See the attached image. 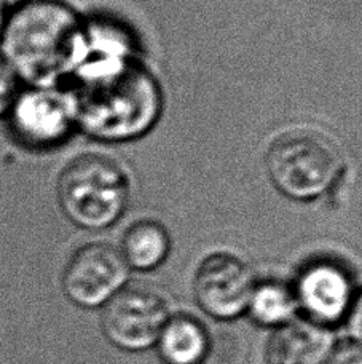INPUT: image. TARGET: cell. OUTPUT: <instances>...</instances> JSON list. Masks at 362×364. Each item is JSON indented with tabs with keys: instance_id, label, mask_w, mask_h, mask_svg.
I'll use <instances>...</instances> for the list:
<instances>
[{
	"instance_id": "9",
	"label": "cell",
	"mask_w": 362,
	"mask_h": 364,
	"mask_svg": "<svg viewBox=\"0 0 362 364\" xmlns=\"http://www.w3.org/2000/svg\"><path fill=\"white\" fill-rule=\"evenodd\" d=\"M307 315L322 326L340 321L353 304V282L350 273L331 261H318L302 270L294 292Z\"/></svg>"
},
{
	"instance_id": "16",
	"label": "cell",
	"mask_w": 362,
	"mask_h": 364,
	"mask_svg": "<svg viewBox=\"0 0 362 364\" xmlns=\"http://www.w3.org/2000/svg\"><path fill=\"white\" fill-rule=\"evenodd\" d=\"M348 328H350L353 339L362 347V292L356 299H353L350 316H348Z\"/></svg>"
},
{
	"instance_id": "6",
	"label": "cell",
	"mask_w": 362,
	"mask_h": 364,
	"mask_svg": "<svg viewBox=\"0 0 362 364\" xmlns=\"http://www.w3.org/2000/svg\"><path fill=\"white\" fill-rule=\"evenodd\" d=\"M126 277L128 264L119 250L107 243H92L70 257L62 286L72 302L96 307L117 294Z\"/></svg>"
},
{
	"instance_id": "3",
	"label": "cell",
	"mask_w": 362,
	"mask_h": 364,
	"mask_svg": "<svg viewBox=\"0 0 362 364\" xmlns=\"http://www.w3.org/2000/svg\"><path fill=\"white\" fill-rule=\"evenodd\" d=\"M268 176L283 195L313 200L331 188L344 173V155L331 136L295 128L271 142L265 157Z\"/></svg>"
},
{
	"instance_id": "15",
	"label": "cell",
	"mask_w": 362,
	"mask_h": 364,
	"mask_svg": "<svg viewBox=\"0 0 362 364\" xmlns=\"http://www.w3.org/2000/svg\"><path fill=\"white\" fill-rule=\"evenodd\" d=\"M326 364H362V347L358 343H345L329 356Z\"/></svg>"
},
{
	"instance_id": "13",
	"label": "cell",
	"mask_w": 362,
	"mask_h": 364,
	"mask_svg": "<svg viewBox=\"0 0 362 364\" xmlns=\"http://www.w3.org/2000/svg\"><path fill=\"white\" fill-rule=\"evenodd\" d=\"M249 310L254 320L262 326L287 323L289 316L295 309L294 292L286 286L278 283H267L256 286L249 301Z\"/></svg>"
},
{
	"instance_id": "1",
	"label": "cell",
	"mask_w": 362,
	"mask_h": 364,
	"mask_svg": "<svg viewBox=\"0 0 362 364\" xmlns=\"http://www.w3.org/2000/svg\"><path fill=\"white\" fill-rule=\"evenodd\" d=\"M83 42L79 18L61 0H26L5 18L0 56L18 79L48 87L67 74Z\"/></svg>"
},
{
	"instance_id": "14",
	"label": "cell",
	"mask_w": 362,
	"mask_h": 364,
	"mask_svg": "<svg viewBox=\"0 0 362 364\" xmlns=\"http://www.w3.org/2000/svg\"><path fill=\"white\" fill-rule=\"evenodd\" d=\"M18 77L0 56V117L9 114L18 96Z\"/></svg>"
},
{
	"instance_id": "4",
	"label": "cell",
	"mask_w": 362,
	"mask_h": 364,
	"mask_svg": "<svg viewBox=\"0 0 362 364\" xmlns=\"http://www.w3.org/2000/svg\"><path fill=\"white\" fill-rule=\"evenodd\" d=\"M57 201L74 224L106 229L126 210L128 181L121 168L104 155H80L57 179Z\"/></svg>"
},
{
	"instance_id": "10",
	"label": "cell",
	"mask_w": 362,
	"mask_h": 364,
	"mask_svg": "<svg viewBox=\"0 0 362 364\" xmlns=\"http://www.w3.org/2000/svg\"><path fill=\"white\" fill-rule=\"evenodd\" d=\"M332 339L326 326L312 320L281 324L267 346L268 364H324Z\"/></svg>"
},
{
	"instance_id": "8",
	"label": "cell",
	"mask_w": 362,
	"mask_h": 364,
	"mask_svg": "<svg viewBox=\"0 0 362 364\" xmlns=\"http://www.w3.org/2000/svg\"><path fill=\"white\" fill-rule=\"evenodd\" d=\"M6 115L16 138L32 147H48L60 142L74 120L70 101L47 87H32L18 93Z\"/></svg>"
},
{
	"instance_id": "12",
	"label": "cell",
	"mask_w": 362,
	"mask_h": 364,
	"mask_svg": "<svg viewBox=\"0 0 362 364\" xmlns=\"http://www.w3.org/2000/svg\"><path fill=\"white\" fill-rule=\"evenodd\" d=\"M171 240L168 230L157 220L142 219L126 230L121 243V256L138 270L158 267L168 256Z\"/></svg>"
},
{
	"instance_id": "11",
	"label": "cell",
	"mask_w": 362,
	"mask_h": 364,
	"mask_svg": "<svg viewBox=\"0 0 362 364\" xmlns=\"http://www.w3.org/2000/svg\"><path fill=\"white\" fill-rule=\"evenodd\" d=\"M157 342L161 360L166 364H202L209 350L204 328L190 316L168 320Z\"/></svg>"
},
{
	"instance_id": "5",
	"label": "cell",
	"mask_w": 362,
	"mask_h": 364,
	"mask_svg": "<svg viewBox=\"0 0 362 364\" xmlns=\"http://www.w3.org/2000/svg\"><path fill=\"white\" fill-rule=\"evenodd\" d=\"M166 321V302L157 291L129 286L107 301L102 329L107 339L120 348L144 350L158 341Z\"/></svg>"
},
{
	"instance_id": "17",
	"label": "cell",
	"mask_w": 362,
	"mask_h": 364,
	"mask_svg": "<svg viewBox=\"0 0 362 364\" xmlns=\"http://www.w3.org/2000/svg\"><path fill=\"white\" fill-rule=\"evenodd\" d=\"M5 6H4V0H0V34H2L4 29V23H5Z\"/></svg>"
},
{
	"instance_id": "2",
	"label": "cell",
	"mask_w": 362,
	"mask_h": 364,
	"mask_svg": "<svg viewBox=\"0 0 362 364\" xmlns=\"http://www.w3.org/2000/svg\"><path fill=\"white\" fill-rule=\"evenodd\" d=\"M74 120L101 139L141 136L160 114V91L144 69L114 60L88 70L70 97Z\"/></svg>"
},
{
	"instance_id": "7",
	"label": "cell",
	"mask_w": 362,
	"mask_h": 364,
	"mask_svg": "<svg viewBox=\"0 0 362 364\" xmlns=\"http://www.w3.org/2000/svg\"><path fill=\"white\" fill-rule=\"evenodd\" d=\"M254 288L248 265L224 252L206 257L195 277V297L199 307L216 318H234L243 314Z\"/></svg>"
}]
</instances>
